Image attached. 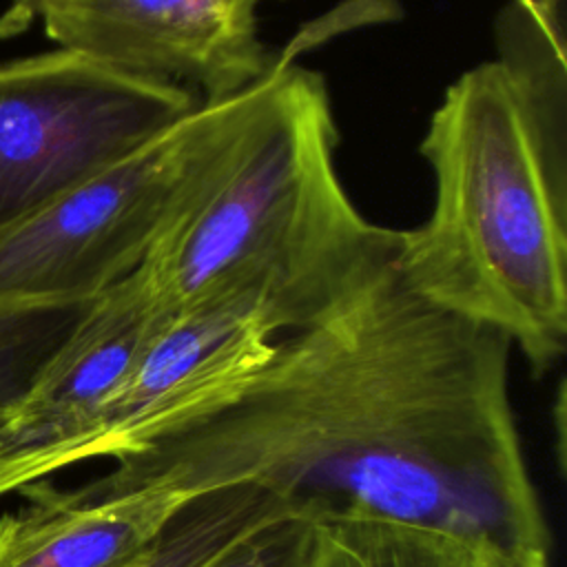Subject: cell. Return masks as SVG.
Returning <instances> with one entry per match:
<instances>
[{
	"label": "cell",
	"instance_id": "30bf717a",
	"mask_svg": "<svg viewBox=\"0 0 567 567\" xmlns=\"http://www.w3.org/2000/svg\"><path fill=\"white\" fill-rule=\"evenodd\" d=\"M489 545L388 516L315 518L308 567H483Z\"/></svg>",
	"mask_w": 567,
	"mask_h": 567
},
{
	"label": "cell",
	"instance_id": "9a60e30c",
	"mask_svg": "<svg viewBox=\"0 0 567 567\" xmlns=\"http://www.w3.org/2000/svg\"><path fill=\"white\" fill-rule=\"evenodd\" d=\"M51 0H7L0 13V38H16L31 29Z\"/></svg>",
	"mask_w": 567,
	"mask_h": 567
},
{
	"label": "cell",
	"instance_id": "3957f363",
	"mask_svg": "<svg viewBox=\"0 0 567 567\" xmlns=\"http://www.w3.org/2000/svg\"><path fill=\"white\" fill-rule=\"evenodd\" d=\"M337 140L323 78L277 62L226 175L140 266L166 303L248 292L286 334L394 268L403 233L368 221L350 202Z\"/></svg>",
	"mask_w": 567,
	"mask_h": 567
},
{
	"label": "cell",
	"instance_id": "6da1fadb",
	"mask_svg": "<svg viewBox=\"0 0 567 567\" xmlns=\"http://www.w3.org/2000/svg\"><path fill=\"white\" fill-rule=\"evenodd\" d=\"M509 352L501 330L427 301L394 266L279 337L233 403L84 487H257L312 518L363 512L489 547H549Z\"/></svg>",
	"mask_w": 567,
	"mask_h": 567
},
{
	"label": "cell",
	"instance_id": "4fadbf2b",
	"mask_svg": "<svg viewBox=\"0 0 567 567\" xmlns=\"http://www.w3.org/2000/svg\"><path fill=\"white\" fill-rule=\"evenodd\" d=\"M315 518L286 512L257 527L204 567H308Z\"/></svg>",
	"mask_w": 567,
	"mask_h": 567
},
{
	"label": "cell",
	"instance_id": "9c48e42d",
	"mask_svg": "<svg viewBox=\"0 0 567 567\" xmlns=\"http://www.w3.org/2000/svg\"><path fill=\"white\" fill-rule=\"evenodd\" d=\"M18 492L29 503L0 518V567H126L193 501L168 485L102 494L35 481Z\"/></svg>",
	"mask_w": 567,
	"mask_h": 567
},
{
	"label": "cell",
	"instance_id": "5bb4252c",
	"mask_svg": "<svg viewBox=\"0 0 567 567\" xmlns=\"http://www.w3.org/2000/svg\"><path fill=\"white\" fill-rule=\"evenodd\" d=\"M483 567H549V547H487Z\"/></svg>",
	"mask_w": 567,
	"mask_h": 567
},
{
	"label": "cell",
	"instance_id": "7a4b0ae2",
	"mask_svg": "<svg viewBox=\"0 0 567 567\" xmlns=\"http://www.w3.org/2000/svg\"><path fill=\"white\" fill-rule=\"evenodd\" d=\"M498 58L450 84L421 153L434 206L403 233L401 279L501 330L536 377L567 341L565 22L509 4Z\"/></svg>",
	"mask_w": 567,
	"mask_h": 567
},
{
	"label": "cell",
	"instance_id": "2e32d148",
	"mask_svg": "<svg viewBox=\"0 0 567 567\" xmlns=\"http://www.w3.org/2000/svg\"><path fill=\"white\" fill-rule=\"evenodd\" d=\"M512 4L551 18H565V0H512Z\"/></svg>",
	"mask_w": 567,
	"mask_h": 567
},
{
	"label": "cell",
	"instance_id": "8fae6325",
	"mask_svg": "<svg viewBox=\"0 0 567 567\" xmlns=\"http://www.w3.org/2000/svg\"><path fill=\"white\" fill-rule=\"evenodd\" d=\"M286 512L292 509L257 487H226L199 494L126 567H204L230 545Z\"/></svg>",
	"mask_w": 567,
	"mask_h": 567
},
{
	"label": "cell",
	"instance_id": "5b68a950",
	"mask_svg": "<svg viewBox=\"0 0 567 567\" xmlns=\"http://www.w3.org/2000/svg\"><path fill=\"white\" fill-rule=\"evenodd\" d=\"M199 104L66 49L0 62V233Z\"/></svg>",
	"mask_w": 567,
	"mask_h": 567
},
{
	"label": "cell",
	"instance_id": "52a82bcc",
	"mask_svg": "<svg viewBox=\"0 0 567 567\" xmlns=\"http://www.w3.org/2000/svg\"><path fill=\"white\" fill-rule=\"evenodd\" d=\"M261 0H51L40 22L58 49L120 73L228 100L268 75Z\"/></svg>",
	"mask_w": 567,
	"mask_h": 567
},
{
	"label": "cell",
	"instance_id": "277c9868",
	"mask_svg": "<svg viewBox=\"0 0 567 567\" xmlns=\"http://www.w3.org/2000/svg\"><path fill=\"white\" fill-rule=\"evenodd\" d=\"M277 64V62H275ZM202 102L0 233V315L73 308L135 272L226 175L272 84Z\"/></svg>",
	"mask_w": 567,
	"mask_h": 567
},
{
	"label": "cell",
	"instance_id": "8992f818",
	"mask_svg": "<svg viewBox=\"0 0 567 567\" xmlns=\"http://www.w3.org/2000/svg\"><path fill=\"white\" fill-rule=\"evenodd\" d=\"M279 330L248 292L179 306L93 423L42 467L47 476L91 458L117 461L233 403L275 352Z\"/></svg>",
	"mask_w": 567,
	"mask_h": 567
},
{
	"label": "cell",
	"instance_id": "ba28073f",
	"mask_svg": "<svg viewBox=\"0 0 567 567\" xmlns=\"http://www.w3.org/2000/svg\"><path fill=\"white\" fill-rule=\"evenodd\" d=\"M175 308L137 268L93 297L0 419V496L40 481L131 377Z\"/></svg>",
	"mask_w": 567,
	"mask_h": 567
},
{
	"label": "cell",
	"instance_id": "7c38bea8",
	"mask_svg": "<svg viewBox=\"0 0 567 567\" xmlns=\"http://www.w3.org/2000/svg\"><path fill=\"white\" fill-rule=\"evenodd\" d=\"M84 306L0 315V419Z\"/></svg>",
	"mask_w": 567,
	"mask_h": 567
}]
</instances>
